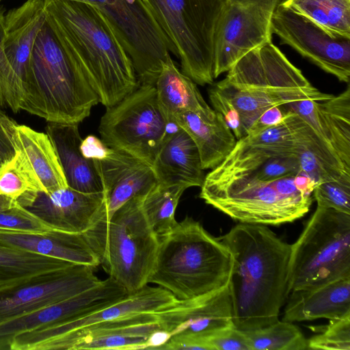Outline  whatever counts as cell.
<instances>
[{
	"label": "cell",
	"mask_w": 350,
	"mask_h": 350,
	"mask_svg": "<svg viewBox=\"0 0 350 350\" xmlns=\"http://www.w3.org/2000/svg\"><path fill=\"white\" fill-rule=\"evenodd\" d=\"M219 239L233 264L228 283L236 328L250 331L279 320L287 300L291 245L267 226L242 224Z\"/></svg>",
	"instance_id": "6da1fadb"
},
{
	"label": "cell",
	"mask_w": 350,
	"mask_h": 350,
	"mask_svg": "<svg viewBox=\"0 0 350 350\" xmlns=\"http://www.w3.org/2000/svg\"><path fill=\"white\" fill-rule=\"evenodd\" d=\"M98 103L78 59L46 12L33 46L20 110L47 122L79 124Z\"/></svg>",
	"instance_id": "7a4b0ae2"
},
{
	"label": "cell",
	"mask_w": 350,
	"mask_h": 350,
	"mask_svg": "<svg viewBox=\"0 0 350 350\" xmlns=\"http://www.w3.org/2000/svg\"><path fill=\"white\" fill-rule=\"evenodd\" d=\"M45 5L100 103L112 107L137 88L131 59L96 7L70 0H45Z\"/></svg>",
	"instance_id": "3957f363"
},
{
	"label": "cell",
	"mask_w": 350,
	"mask_h": 350,
	"mask_svg": "<svg viewBox=\"0 0 350 350\" xmlns=\"http://www.w3.org/2000/svg\"><path fill=\"white\" fill-rule=\"evenodd\" d=\"M316 185L301 170L269 179L247 172L211 171L200 187V198L240 223L275 226L294 221L309 211Z\"/></svg>",
	"instance_id": "277c9868"
},
{
	"label": "cell",
	"mask_w": 350,
	"mask_h": 350,
	"mask_svg": "<svg viewBox=\"0 0 350 350\" xmlns=\"http://www.w3.org/2000/svg\"><path fill=\"white\" fill-rule=\"evenodd\" d=\"M233 264L228 247L187 216L159 237L148 284H157L177 299L200 297L226 286Z\"/></svg>",
	"instance_id": "5b68a950"
},
{
	"label": "cell",
	"mask_w": 350,
	"mask_h": 350,
	"mask_svg": "<svg viewBox=\"0 0 350 350\" xmlns=\"http://www.w3.org/2000/svg\"><path fill=\"white\" fill-rule=\"evenodd\" d=\"M214 86L238 110L244 136L271 107L306 99L321 102L333 96L314 87L271 41L244 53Z\"/></svg>",
	"instance_id": "8992f818"
},
{
	"label": "cell",
	"mask_w": 350,
	"mask_h": 350,
	"mask_svg": "<svg viewBox=\"0 0 350 350\" xmlns=\"http://www.w3.org/2000/svg\"><path fill=\"white\" fill-rule=\"evenodd\" d=\"M142 197L130 199L83 233L99 265L129 293L148 284L159 246L143 212Z\"/></svg>",
	"instance_id": "52a82bcc"
},
{
	"label": "cell",
	"mask_w": 350,
	"mask_h": 350,
	"mask_svg": "<svg viewBox=\"0 0 350 350\" xmlns=\"http://www.w3.org/2000/svg\"><path fill=\"white\" fill-rule=\"evenodd\" d=\"M196 83L212 84L215 35L226 0H142Z\"/></svg>",
	"instance_id": "ba28073f"
},
{
	"label": "cell",
	"mask_w": 350,
	"mask_h": 350,
	"mask_svg": "<svg viewBox=\"0 0 350 350\" xmlns=\"http://www.w3.org/2000/svg\"><path fill=\"white\" fill-rule=\"evenodd\" d=\"M350 278V215L317 206L291 245L288 292Z\"/></svg>",
	"instance_id": "9c48e42d"
},
{
	"label": "cell",
	"mask_w": 350,
	"mask_h": 350,
	"mask_svg": "<svg viewBox=\"0 0 350 350\" xmlns=\"http://www.w3.org/2000/svg\"><path fill=\"white\" fill-rule=\"evenodd\" d=\"M171 124L158 103L155 86L139 84L119 103L107 107L98 131L107 146L123 150L152 167Z\"/></svg>",
	"instance_id": "30bf717a"
},
{
	"label": "cell",
	"mask_w": 350,
	"mask_h": 350,
	"mask_svg": "<svg viewBox=\"0 0 350 350\" xmlns=\"http://www.w3.org/2000/svg\"><path fill=\"white\" fill-rule=\"evenodd\" d=\"M96 7L132 61L139 84L155 85L172 46L142 0H70Z\"/></svg>",
	"instance_id": "8fae6325"
},
{
	"label": "cell",
	"mask_w": 350,
	"mask_h": 350,
	"mask_svg": "<svg viewBox=\"0 0 350 350\" xmlns=\"http://www.w3.org/2000/svg\"><path fill=\"white\" fill-rule=\"evenodd\" d=\"M286 0H226L215 35L214 78L244 53L271 42V21Z\"/></svg>",
	"instance_id": "7c38bea8"
},
{
	"label": "cell",
	"mask_w": 350,
	"mask_h": 350,
	"mask_svg": "<svg viewBox=\"0 0 350 350\" xmlns=\"http://www.w3.org/2000/svg\"><path fill=\"white\" fill-rule=\"evenodd\" d=\"M271 33L339 81L350 80V38L333 36L308 18L281 5L271 21Z\"/></svg>",
	"instance_id": "4fadbf2b"
},
{
	"label": "cell",
	"mask_w": 350,
	"mask_h": 350,
	"mask_svg": "<svg viewBox=\"0 0 350 350\" xmlns=\"http://www.w3.org/2000/svg\"><path fill=\"white\" fill-rule=\"evenodd\" d=\"M94 267L72 264L0 290V323L64 301L98 284Z\"/></svg>",
	"instance_id": "5bb4252c"
},
{
	"label": "cell",
	"mask_w": 350,
	"mask_h": 350,
	"mask_svg": "<svg viewBox=\"0 0 350 350\" xmlns=\"http://www.w3.org/2000/svg\"><path fill=\"white\" fill-rule=\"evenodd\" d=\"M167 338L161 330L156 312H143L53 338L40 350L154 349Z\"/></svg>",
	"instance_id": "9a60e30c"
},
{
	"label": "cell",
	"mask_w": 350,
	"mask_h": 350,
	"mask_svg": "<svg viewBox=\"0 0 350 350\" xmlns=\"http://www.w3.org/2000/svg\"><path fill=\"white\" fill-rule=\"evenodd\" d=\"M176 300L168 291L146 284L120 300L81 318L18 334L13 338L10 349L40 350L42 345L53 338L120 317L157 312Z\"/></svg>",
	"instance_id": "2e32d148"
},
{
	"label": "cell",
	"mask_w": 350,
	"mask_h": 350,
	"mask_svg": "<svg viewBox=\"0 0 350 350\" xmlns=\"http://www.w3.org/2000/svg\"><path fill=\"white\" fill-rule=\"evenodd\" d=\"M129 294L109 277L67 299L3 321L0 323V350H10L13 338L18 334L81 318Z\"/></svg>",
	"instance_id": "e0dca14e"
},
{
	"label": "cell",
	"mask_w": 350,
	"mask_h": 350,
	"mask_svg": "<svg viewBox=\"0 0 350 350\" xmlns=\"http://www.w3.org/2000/svg\"><path fill=\"white\" fill-rule=\"evenodd\" d=\"M313 135L308 123L293 111L280 124L237 140L232 151L211 171L235 172L271 158L296 154L300 147L310 143Z\"/></svg>",
	"instance_id": "ac0fdd59"
},
{
	"label": "cell",
	"mask_w": 350,
	"mask_h": 350,
	"mask_svg": "<svg viewBox=\"0 0 350 350\" xmlns=\"http://www.w3.org/2000/svg\"><path fill=\"white\" fill-rule=\"evenodd\" d=\"M161 330L168 338L183 336L204 339L234 325L228 284L196 298L178 300L156 312Z\"/></svg>",
	"instance_id": "d6986e66"
},
{
	"label": "cell",
	"mask_w": 350,
	"mask_h": 350,
	"mask_svg": "<svg viewBox=\"0 0 350 350\" xmlns=\"http://www.w3.org/2000/svg\"><path fill=\"white\" fill-rule=\"evenodd\" d=\"M46 16L45 0H27L5 13L4 48L12 73L8 107L14 113L20 111L33 46Z\"/></svg>",
	"instance_id": "ffe728a7"
},
{
	"label": "cell",
	"mask_w": 350,
	"mask_h": 350,
	"mask_svg": "<svg viewBox=\"0 0 350 350\" xmlns=\"http://www.w3.org/2000/svg\"><path fill=\"white\" fill-rule=\"evenodd\" d=\"M20 204L53 229L83 233L103 215V193H87L70 188L38 191Z\"/></svg>",
	"instance_id": "44dd1931"
},
{
	"label": "cell",
	"mask_w": 350,
	"mask_h": 350,
	"mask_svg": "<svg viewBox=\"0 0 350 350\" xmlns=\"http://www.w3.org/2000/svg\"><path fill=\"white\" fill-rule=\"evenodd\" d=\"M92 161L102 184L106 218L130 199L145 195L158 183L150 165L123 150L107 146L101 158Z\"/></svg>",
	"instance_id": "7402d4cb"
},
{
	"label": "cell",
	"mask_w": 350,
	"mask_h": 350,
	"mask_svg": "<svg viewBox=\"0 0 350 350\" xmlns=\"http://www.w3.org/2000/svg\"><path fill=\"white\" fill-rule=\"evenodd\" d=\"M0 244L96 268L97 257L83 233L55 229L29 232L0 230Z\"/></svg>",
	"instance_id": "603a6c76"
},
{
	"label": "cell",
	"mask_w": 350,
	"mask_h": 350,
	"mask_svg": "<svg viewBox=\"0 0 350 350\" xmlns=\"http://www.w3.org/2000/svg\"><path fill=\"white\" fill-rule=\"evenodd\" d=\"M282 320L288 322L319 319H338L350 315V278L292 291L288 296Z\"/></svg>",
	"instance_id": "cb8c5ba5"
},
{
	"label": "cell",
	"mask_w": 350,
	"mask_h": 350,
	"mask_svg": "<svg viewBox=\"0 0 350 350\" xmlns=\"http://www.w3.org/2000/svg\"><path fill=\"white\" fill-rule=\"evenodd\" d=\"M152 170L159 183L201 187L205 175L198 148L183 129L170 131L157 155Z\"/></svg>",
	"instance_id": "d4e9b609"
},
{
	"label": "cell",
	"mask_w": 350,
	"mask_h": 350,
	"mask_svg": "<svg viewBox=\"0 0 350 350\" xmlns=\"http://www.w3.org/2000/svg\"><path fill=\"white\" fill-rule=\"evenodd\" d=\"M173 124L186 131L195 143L204 170L218 165L237 142L223 116L213 109L180 113L174 117Z\"/></svg>",
	"instance_id": "484cf974"
},
{
	"label": "cell",
	"mask_w": 350,
	"mask_h": 350,
	"mask_svg": "<svg viewBox=\"0 0 350 350\" xmlns=\"http://www.w3.org/2000/svg\"><path fill=\"white\" fill-rule=\"evenodd\" d=\"M46 132L57 154L68 186L87 193H103L102 184L92 159L80 150L79 124L48 122Z\"/></svg>",
	"instance_id": "4316f807"
},
{
	"label": "cell",
	"mask_w": 350,
	"mask_h": 350,
	"mask_svg": "<svg viewBox=\"0 0 350 350\" xmlns=\"http://www.w3.org/2000/svg\"><path fill=\"white\" fill-rule=\"evenodd\" d=\"M12 142L14 150H18L25 157L44 192L68 187L56 150L46 133L16 124Z\"/></svg>",
	"instance_id": "83f0119b"
},
{
	"label": "cell",
	"mask_w": 350,
	"mask_h": 350,
	"mask_svg": "<svg viewBox=\"0 0 350 350\" xmlns=\"http://www.w3.org/2000/svg\"><path fill=\"white\" fill-rule=\"evenodd\" d=\"M154 86L160 107L172 124L180 113L205 112L211 109L196 83L179 70L171 57L163 63Z\"/></svg>",
	"instance_id": "f1b7e54d"
},
{
	"label": "cell",
	"mask_w": 350,
	"mask_h": 350,
	"mask_svg": "<svg viewBox=\"0 0 350 350\" xmlns=\"http://www.w3.org/2000/svg\"><path fill=\"white\" fill-rule=\"evenodd\" d=\"M310 126L350 169V86L338 96L317 102Z\"/></svg>",
	"instance_id": "f546056e"
},
{
	"label": "cell",
	"mask_w": 350,
	"mask_h": 350,
	"mask_svg": "<svg viewBox=\"0 0 350 350\" xmlns=\"http://www.w3.org/2000/svg\"><path fill=\"white\" fill-rule=\"evenodd\" d=\"M74 263L0 244V290Z\"/></svg>",
	"instance_id": "4dcf8cb0"
},
{
	"label": "cell",
	"mask_w": 350,
	"mask_h": 350,
	"mask_svg": "<svg viewBox=\"0 0 350 350\" xmlns=\"http://www.w3.org/2000/svg\"><path fill=\"white\" fill-rule=\"evenodd\" d=\"M282 5L333 36L350 38V0H286Z\"/></svg>",
	"instance_id": "1f68e13d"
},
{
	"label": "cell",
	"mask_w": 350,
	"mask_h": 350,
	"mask_svg": "<svg viewBox=\"0 0 350 350\" xmlns=\"http://www.w3.org/2000/svg\"><path fill=\"white\" fill-rule=\"evenodd\" d=\"M187 188L181 185L155 184L142 197V208L150 226L160 237L176 225L175 211Z\"/></svg>",
	"instance_id": "d6a6232c"
},
{
	"label": "cell",
	"mask_w": 350,
	"mask_h": 350,
	"mask_svg": "<svg viewBox=\"0 0 350 350\" xmlns=\"http://www.w3.org/2000/svg\"><path fill=\"white\" fill-rule=\"evenodd\" d=\"M243 332L250 350L308 349V339L292 322L278 320L264 327Z\"/></svg>",
	"instance_id": "836d02e7"
},
{
	"label": "cell",
	"mask_w": 350,
	"mask_h": 350,
	"mask_svg": "<svg viewBox=\"0 0 350 350\" xmlns=\"http://www.w3.org/2000/svg\"><path fill=\"white\" fill-rule=\"evenodd\" d=\"M44 191L23 154L14 150V155L0 165V195L16 200L26 194Z\"/></svg>",
	"instance_id": "e575fe53"
},
{
	"label": "cell",
	"mask_w": 350,
	"mask_h": 350,
	"mask_svg": "<svg viewBox=\"0 0 350 350\" xmlns=\"http://www.w3.org/2000/svg\"><path fill=\"white\" fill-rule=\"evenodd\" d=\"M51 229L17 200L0 195V230L38 232Z\"/></svg>",
	"instance_id": "d590c367"
},
{
	"label": "cell",
	"mask_w": 350,
	"mask_h": 350,
	"mask_svg": "<svg viewBox=\"0 0 350 350\" xmlns=\"http://www.w3.org/2000/svg\"><path fill=\"white\" fill-rule=\"evenodd\" d=\"M308 349L350 350V315L329 320L320 334L308 340Z\"/></svg>",
	"instance_id": "8d00e7d4"
},
{
	"label": "cell",
	"mask_w": 350,
	"mask_h": 350,
	"mask_svg": "<svg viewBox=\"0 0 350 350\" xmlns=\"http://www.w3.org/2000/svg\"><path fill=\"white\" fill-rule=\"evenodd\" d=\"M312 193L317 206L350 215V182L320 183L315 186Z\"/></svg>",
	"instance_id": "74e56055"
},
{
	"label": "cell",
	"mask_w": 350,
	"mask_h": 350,
	"mask_svg": "<svg viewBox=\"0 0 350 350\" xmlns=\"http://www.w3.org/2000/svg\"><path fill=\"white\" fill-rule=\"evenodd\" d=\"M208 96L214 110L223 116L237 140L242 138L244 135L240 115L231 101L215 86L210 88Z\"/></svg>",
	"instance_id": "f35d334b"
},
{
	"label": "cell",
	"mask_w": 350,
	"mask_h": 350,
	"mask_svg": "<svg viewBox=\"0 0 350 350\" xmlns=\"http://www.w3.org/2000/svg\"><path fill=\"white\" fill-rule=\"evenodd\" d=\"M204 340L211 350H250L244 332L234 326L221 329Z\"/></svg>",
	"instance_id": "ab89813d"
},
{
	"label": "cell",
	"mask_w": 350,
	"mask_h": 350,
	"mask_svg": "<svg viewBox=\"0 0 350 350\" xmlns=\"http://www.w3.org/2000/svg\"><path fill=\"white\" fill-rule=\"evenodd\" d=\"M5 15L4 7L0 6V107H8L12 75L4 48Z\"/></svg>",
	"instance_id": "60d3db41"
},
{
	"label": "cell",
	"mask_w": 350,
	"mask_h": 350,
	"mask_svg": "<svg viewBox=\"0 0 350 350\" xmlns=\"http://www.w3.org/2000/svg\"><path fill=\"white\" fill-rule=\"evenodd\" d=\"M293 113L286 105L271 107L264 111L249 129L247 135H256L283 122Z\"/></svg>",
	"instance_id": "b9f144b4"
},
{
	"label": "cell",
	"mask_w": 350,
	"mask_h": 350,
	"mask_svg": "<svg viewBox=\"0 0 350 350\" xmlns=\"http://www.w3.org/2000/svg\"><path fill=\"white\" fill-rule=\"evenodd\" d=\"M16 124L0 108V160L1 162L10 159L14 154L12 135Z\"/></svg>",
	"instance_id": "7bdbcfd3"
},
{
	"label": "cell",
	"mask_w": 350,
	"mask_h": 350,
	"mask_svg": "<svg viewBox=\"0 0 350 350\" xmlns=\"http://www.w3.org/2000/svg\"><path fill=\"white\" fill-rule=\"evenodd\" d=\"M154 349L211 350L209 346L203 339L183 336H171L164 343L157 347Z\"/></svg>",
	"instance_id": "ee69618b"
},
{
	"label": "cell",
	"mask_w": 350,
	"mask_h": 350,
	"mask_svg": "<svg viewBox=\"0 0 350 350\" xmlns=\"http://www.w3.org/2000/svg\"><path fill=\"white\" fill-rule=\"evenodd\" d=\"M107 148L102 139L94 135H88L83 139L80 145L83 155L86 159L92 160L101 158L105 153Z\"/></svg>",
	"instance_id": "f6af8a7d"
},
{
	"label": "cell",
	"mask_w": 350,
	"mask_h": 350,
	"mask_svg": "<svg viewBox=\"0 0 350 350\" xmlns=\"http://www.w3.org/2000/svg\"><path fill=\"white\" fill-rule=\"evenodd\" d=\"M1 163H2V162H1V160H0V165L1 164Z\"/></svg>",
	"instance_id": "bcb514c9"
},
{
	"label": "cell",
	"mask_w": 350,
	"mask_h": 350,
	"mask_svg": "<svg viewBox=\"0 0 350 350\" xmlns=\"http://www.w3.org/2000/svg\"><path fill=\"white\" fill-rule=\"evenodd\" d=\"M0 1H1V0H0Z\"/></svg>",
	"instance_id": "7dc6e473"
}]
</instances>
